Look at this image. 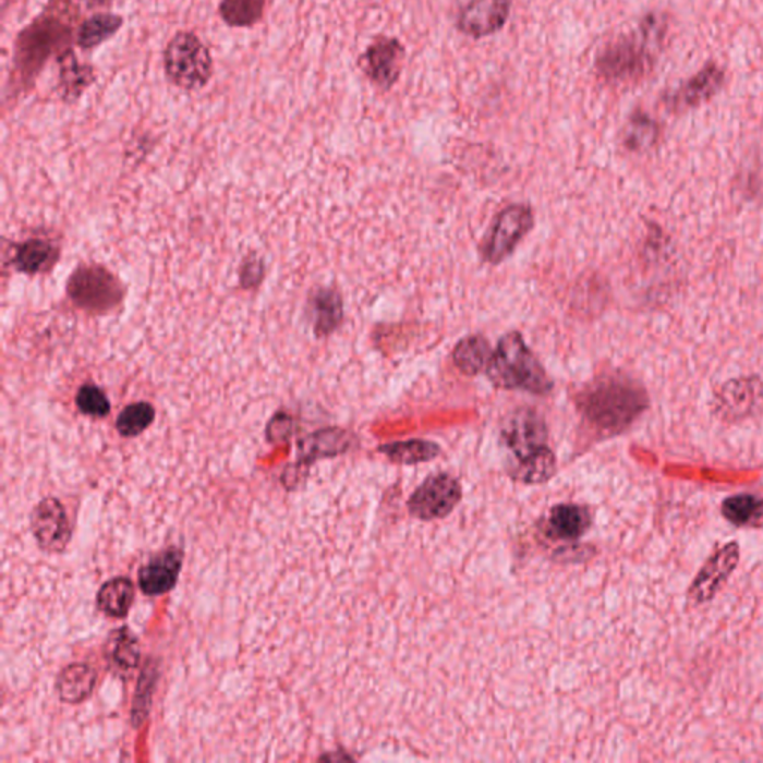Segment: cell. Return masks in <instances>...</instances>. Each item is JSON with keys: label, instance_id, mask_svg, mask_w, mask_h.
Masks as SVG:
<instances>
[{"label": "cell", "instance_id": "cell-1", "mask_svg": "<svg viewBox=\"0 0 763 763\" xmlns=\"http://www.w3.org/2000/svg\"><path fill=\"white\" fill-rule=\"evenodd\" d=\"M576 405L583 421L603 436L631 427L649 408V393L639 380L622 373H604L588 382Z\"/></svg>", "mask_w": 763, "mask_h": 763}, {"label": "cell", "instance_id": "cell-2", "mask_svg": "<svg viewBox=\"0 0 763 763\" xmlns=\"http://www.w3.org/2000/svg\"><path fill=\"white\" fill-rule=\"evenodd\" d=\"M80 10L72 0H50L14 44V78L26 90L52 56L69 50Z\"/></svg>", "mask_w": 763, "mask_h": 763}, {"label": "cell", "instance_id": "cell-3", "mask_svg": "<svg viewBox=\"0 0 763 763\" xmlns=\"http://www.w3.org/2000/svg\"><path fill=\"white\" fill-rule=\"evenodd\" d=\"M664 23L657 15H647L640 26L641 36H619L596 57V72L608 84H635L655 68L651 40L663 38Z\"/></svg>", "mask_w": 763, "mask_h": 763}, {"label": "cell", "instance_id": "cell-4", "mask_svg": "<svg viewBox=\"0 0 763 763\" xmlns=\"http://www.w3.org/2000/svg\"><path fill=\"white\" fill-rule=\"evenodd\" d=\"M486 375L497 388L517 389L534 396H547L554 389V382L545 367L518 331L507 332L498 340Z\"/></svg>", "mask_w": 763, "mask_h": 763}, {"label": "cell", "instance_id": "cell-5", "mask_svg": "<svg viewBox=\"0 0 763 763\" xmlns=\"http://www.w3.org/2000/svg\"><path fill=\"white\" fill-rule=\"evenodd\" d=\"M164 66L169 83L185 92L201 90L214 75L213 56L193 32H178L169 40Z\"/></svg>", "mask_w": 763, "mask_h": 763}, {"label": "cell", "instance_id": "cell-6", "mask_svg": "<svg viewBox=\"0 0 763 763\" xmlns=\"http://www.w3.org/2000/svg\"><path fill=\"white\" fill-rule=\"evenodd\" d=\"M68 295L81 310L105 314L119 306L124 290L105 267L81 266L69 278Z\"/></svg>", "mask_w": 763, "mask_h": 763}, {"label": "cell", "instance_id": "cell-7", "mask_svg": "<svg viewBox=\"0 0 763 763\" xmlns=\"http://www.w3.org/2000/svg\"><path fill=\"white\" fill-rule=\"evenodd\" d=\"M461 500L460 481L448 473H437L425 479L410 495L408 510L417 521H438L452 513Z\"/></svg>", "mask_w": 763, "mask_h": 763}, {"label": "cell", "instance_id": "cell-8", "mask_svg": "<svg viewBox=\"0 0 763 763\" xmlns=\"http://www.w3.org/2000/svg\"><path fill=\"white\" fill-rule=\"evenodd\" d=\"M534 226V213L526 205H510L495 218L493 229L483 246V258L500 264L517 250Z\"/></svg>", "mask_w": 763, "mask_h": 763}, {"label": "cell", "instance_id": "cell-9", "mask_svg": "<svg viewBox=\"0 0 763 763\" xmlns=\"http://www.w3.org/2000/svg\"><path fill=\"white\" fill-rule=\"evenodd\" d=\"M547 425L537 410L519 409L507 420L502 440L518 462L547 448Z\"/></svg>", "mask_w": 763, "mask_h": 763}, {"label": "cell", "instance_id": "cell-10", "mask_svg": "<svg viewBox=\"0 0 763 763\" xmlns=\"http://www.w3.org/2000/svg\"><path fill=\"white\" fill-rule=\"evenodd\" d=\"M763 404V382L758 376L736 377L725 382L714 396V410L725 421H740Z\"/></svg>", "mask_w": 763, "mask_h": 763}, {"label": "cell", "instance_id": "cell-11", "mask_svg": "<svg viewBox=\"0 0 763 763\" xmlns=\"http://www.w3.org/2000/svg\"><path fill=\"white\" fill-rule=\"evenodd\" d=\"M31 526L39 549L48 554H60L71 542L72 530L66 510L55 497L39 501L32 513Z\"/></svg>", "mask_w": 763, "mask_h": 763}, {"label": "cell", "instance_id": "cell-12", "mask_svg": "<svg viewBox=\"0 0 763 763\" xmlns=\"http://www.w3.org/2000/svg\"><path fill=\"white\" fill-rule=\"evenodd\" d=\"M404 56V46L399 39L377 38L360 57L359 64L373 84L388 90L400 78Z\"/></svg>", "mask_w": 763, "mask_h": 763}, {"label": "cell", "instance_id": "cell-13", "mask_svg": "<svg viewBox=\"0 0 763 763\" xmlns=\"http://www.w3.org/2000/svg\"><path fill=\"white\" fill-rule=\"evenodd\" d=\"M740 561V547L737 543H728L714 552L712 558L704 564L692 582L689 596L693 603L704 604L713 600L717 592L728 582L730 574L736 570Z\"/></svg>", "mask_w": 763, "mask_h": 763}, {"label": "cell", "instance_id": "cell-14", "mask_svg": "<svg viewBox=\"0 0 763 763\" xmlns=\"http://www.w3.org/2000/svg\"><path fill=\"white\" fill-rule=\"evenodd\" d=\"M510 8V0H470L460 12L458 28L474 39L497 34L509 20Z\"/></svg>", "mask_w": 763, "mask_h": 763}, {"label": "cell", "instance_id": "cell-15", "mask_svg": "<svg viewBox=\"0 0 763 763\" xmlns=\"http://www.w3.org/2000/svg\"><path fill=\"white\" fill-rule=\"evenodd\" d=\"M182 561L184 552L180 547H169L154 556L137 574L142 592L148 596H160L172 591L180 578Z\"/></svg>", "mask_w": 763, "mask_h": 763}, {"label": "cell", "instance_id": "cell-16", "mask_svg": "<svg viewBox=\"0 0 763 763\" xmlns=\"http://www.w3.org/2000/svg\"><path fill=\"white\" fill-rule=\"evenodd\" d=\"M725 71L716 63H708L691 80L681 84L676 92L667 96V107L673 111H685L700 107L712 99L725 83Z\"/></svg>", "mask_w": 763, "mask_h": 763}, {"label": "cell", "instance_id": "cell-17", "mask_svg": "<svg viewBox=\"0 0 763 763\" xmlns=\"http://www.w3.org/2000/svg\"><path fill=\"white\" fill-rule=\"evenodd\" d=\"M591 510L580 505H558L550 510L545 533L556 542H578L590 531Z\"/></svg>", "mask_w": 763, "mask_h": 763}, {"label": "cell", "instance_id": "cell-18", "mask_svg": "<svg viewBox=\"0 0 763 763\" xmlns=\"http://www.w3.org/2000/svg\"><path fill=\"white\" fill-rule=\"evenodd\" d=\"M59 63V96L66 104H73L84 95L93 84L97 75L92 64L78 62L75 51L69 50L57 57Z\"/></svg>", "mask_w": 763, "mask_h": 763}, {"label": "cell", "instance_id": "cell-19", "mask_svg": "<svg viewBox=\"0 0 763 763\" xmlns=\"http://www.w3.org/2000/svg\"><path fill=\"white\" fill-rule=\"evenodd\" d=\"M352 444H354V436L347 429H319L300 441L298 465H311L320 458L337 457L351 449Z\"/></svg>", "mask_w": 763, "mask_h": 763}, {"label": "cell", "instance_id": "cell-20", "mask_svg": "<svg viewBox=\"0 0 763 763\" xmlns=\"http://www.w3.org/2000/svg\"><path fill=\"white\" fill-rule=\"evenodd\" d=\"M312 326L318 337L330 336L343 320V302L339 292L319 288L310 299Z\"/></svg>", "mask_w": 763, "mask_h": 763}, {"label": "cell", "instance_id": "cell-21", "mask_svg": "<svg viewBox=\"0 0 763 763\" xmlns=\"http://www.w3.org/2000/svg\"><path fill=\"white\" fill-rule=\"evenodd\" d=\"M96 680L97 674L90 665L71 664L57 677V693L66 704H81L95 691Z\"/></svg>", "mask_w": 763, "mask_h": 763}, {"label": "cell", "instance_id": "cell-22", "mask_svg": "<svg viewBox=\"0 0 763 763\" xmlns=\"http://www.w3.org/2000/svg\"><path fill=\"white\" fill-rule=\"evenodd\" d=\"M107 659L121 676L135 671L141 663L140 640L129 628L112 631L107 640Z\"/></svg>", "mask_w": 763, "mask_h": 763}, {"label": "cell", "instance_id": "cell-23", "mask_svg": "<svg viewBox=\"0 0 763 763\" xmlns=\"http://www.w3.org/2000/svg\"><path fill=\"white\" fill-rule=\"evenodd\" d=\"M59 259V247L43 239H28L15 250L14 266L26 275H38L51 269Z\"/></svg>", "mask_w": 763, "mask_h": 763}, {"label": "cell", "instance_id": "cell-24", "mask_svg": "<svg viewBox=\"0 0 763 763\" xmlns=\"http://www.w3.org/2000/svg\"><path fill=\"white\" fill-rule=\"evenodd\" d=\"M493 348L483 336H469L460 340L452 352L455 365L467 376L486 372L493 359Z\"/></svg>", "mask_w": 763, "mask_h": 763}, {"label": "cell", "instance_id": "cell-25", "mask_svg": "<svg viewBox=\"0 0 763 763\" xmlns=\"http://www.w3.org/2000/svg\"><path fill=\"white\" fill-rule=\"evenodd\" d=\"M135 601V584L128 578H113L104 583L97 594V607L109 618L121 619L129 615Z\"/></svg>", "mask_w": 763, "mask_h": 763}, {"label": "cell", "instance_id": "cell-26", "mask_svg": "<svg viewBox=\"0 0 763 763\" xmlns=\"http://www.w3.org/2000/svg\"><path fill=\"white\" fill-rule=\"evenodd\" d=\"M123 24L124 19L121 15L109 14V12L92 15L80 24L76 31V46L81 50L90 51L113 38Z\"/></svg>", "mask_w": 763, "mask_h": 763}, {"label": "cell", "instance_id": "cell-27", "mask_svg": "<svg viewBox=\"0 0 763 763\" xmlns=\"http://www.w3.org/2000/svg\"><path fill=\"white\" fill-rule=\"evenodd\" d=\"M380 453H384L393 464L416 465L422 462H429L440 457V446L434 441L412 438V440L393 441V444L379 446Z\"/></svg>", "mask_w": 763, "mask_h": 763}, {"label": "cell", "instance_id": "cell-28", "mask_svg": "<svg viewBox=\"0 0 763 763\" xmlns=\"http://www.w3.org/2000/svg\"><path fill=\"white\" fill-rule=\"evenodd\" d=\"M555 473L556 457L549 446L534 453L533 457L518 462L513 472H510L511 477L525 483V485H540V483L550 481Z\"/></svg>", "mask_w": 763, "mask_h": 763}, {"label": "cell", "instance_id": "cell-29", "mask_svg": "<svg viewBox=\"0 0 763 763\" xmlns=\"http://www.w3.org/2000/svg\"><path fill=\"white\" fill-rule=\"evenodd\" d=\"M267 0H221L219 17L230 27H253L263 19Z\"/></svg>", "mask_w": 763, "mask_h": 763}, {"label": "cell", "instance_id": "cell-30", "mask_svg": "<svg viewBox=\"0 0 763 763\" xmlns=\"http://www.w3.org/2000/svg\"><path fill=\"white\" fill-rule=\"evenodd\" d=\"M657 135H659V128L656 121L647 113L637 111L628 121L623 142L631 152H643L655 145Z\"/></svg>", "mask_w": 763, "mask_h": 763}, {"label": "cell", "instance_id": "cell-31", "mask_svg": "<svg viewBox=\"0 0 763 763\" xmlns=\"http://www.w3.org/2000/svg\"><path fill=\"white\" fill-rule=\"evenodd\" d=\"M156 417L153 404L140 401L128 405L117 417V429L123 437H136L144 433Z\"/></svg>", "mask_w": 763, "mask_h": 763}, {"label": "cell", "instance_id": "cell-32", "mask_svg": "<svg viewBox=\"0 0 763 763\" xmlns=\"http://www.w3.org/2000/svg\"><path fill=\"white\" fill-rule=\"evenodd\" d=\"M157 669L148 661L146 668L141 674L140 683H137L135 700H133L132 722L135 728H140L148 716L149 707H152L154 686H156Z\"/></svg>", "mask_w": 763, "mask_h": 763}, {"label": "cell", "instance_id": "cell-33", "mask_svg": "<svg viewBox=\"0 0 763 763\" xmlns=\"http://www.w3.org/2000/svg\"><path fill=\"white\" fill-rule=\"evenodd\" d=\"M76 408L81 413L92 417H105L111 412L107 393L96 385H84L76 393Z\"/></svg>", "mask_w": 763, "mask_h": 763}, {"label": "cell", "instance_id": "cell-34", "mask_svg": "<svg viewBox=\"0 0 763 763\" xmlns=\"http://www.w3.org/2000/svg\"><path fill=\"white\" fill-rule=\"evenodd\" d=\"M758 498L750 494H737L726 498L722 513L726 521L736 526H749Z\"/></svg>", "mask_w": 763, "mask_h": 763}, {"label": "cell", "instance_id": "cell-35", "mask_svg": "<svg viewBox=\"0 0 763 763\" xmlns=\"http://www.w3.org/2000/svg\"><path fill=\"white\" fill-rule=\"evenodd\" d=\"M263 276V264L257 258L247 259L242 266L243 287L251 288L257 286Z\"/></svg>", "mask_w": 763, "mask_h": 763}, {"label": "cell", "instance_id": "cell-36", "mask_svg": "<svg viewBox=\"0 0 763 763\" xmlns=\"http://www.w3.org/2000/svg\"><path fill=\"white\" fill-rule=\"evenodd\" d=\"M292 433V422L286 415L276 416L269 425V438L271 441L286 440Z\"/></svg>", "mask_w": 763, "mask_h": 763}, {"label": "cell", "instance_id": "cell-37", "mask_svg": "<svg viewBox=\"0 0 763 763\" xmlns=\"http://www.w3.org/2000/svg\"><path fill=\"white\" fill-rule=\"evenodd\" d=\"M590 547L570 546L561 547V550L556 552L555 558L558 561H579L580 554H591Z\"/></svg>", "mask_w": 763, "mask_h": 763}, {"label": "cell", "instance_id": "cell-38", "mask_svg": "<svg viewBox=\"0 0 763 763\" xmlns=\"http://www.w3.org/2000/svg\"><path fill=\"white\" fill-rule=\"evenodd\" d=\"M749 526L759 528V530H763V500L756 501V506H754L752 519H750Z\"/></svg>", "mask_w": 763, "mask_h": 763}, {"label": "cell", "instance_id": "cell-39", "mask_svg": "<svg viewBox=\"0 0 763 763\" xmlns=\"http://www.w3.org/2000/svg\"><path fill=\"white\" fill-rule=\"evenodd\" d=\"M85 2L92 3L93 5V3H107L108 0H85Z\"/></svg>", "mask_w": 763, "mask_h": 763}]
</instances>
